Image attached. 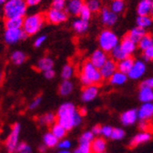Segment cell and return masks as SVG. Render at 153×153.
Here are the masks:
<instances>
[{"mask_svg": "<svg viewBox=\"0 0 153 153\" xmlns=\"http://www.w3.org/2000/svg\"><path fill=\"white\" fill-rule=\"evenodd\" d=\"M56 123L63 126L68 131L78 127L82 122V117L71 102L61 104L56 111Z\"/></svg>", "mask_w": 153, "mask_h": 153, "instance_id": "1", "label": "cell"}, {"mask_svg": "<svg viewBox=\"0 0 153 153\" xmlns=\"http://www.w3.org/2000/svg\"><path fill=\"white\" fill-rule=\"evenodd\" d=\"M79 80L84 87H87L89 85H100L102 82L103 78L100 69L92 65L89 60H88L84 62L81 67Z\"/></svg>", "mask_w": 153, "mask_h": 153, "instance_id": "2", "label": "cell"}, {"mask_svg": "<svg viewBox=\"0 0 153 153\" xmlns=\"http://www.w3.org/2000/svg\"><path fill=\"white\" fill-rule=\"evenodd\" d=\"M27 5L26 0H8L4 5L3 14L6 19L18 16L24 17L27 13Z\"/></svg>", "mask_w": 153, "mask_h": 153, "instance_id": "3", "label": "cell"}, {"mask_svg": "<svg viewBox=\"0 0 153 153\" xmlns=\"http://www.w3.org/2000/svg\"><path fill=\"white\" fill-rule=\"evenodd\" d=\"M99 44L100 49L110 53L115 48L120 45L118 36L109 29H104L99 36Z\"/></svg>", "mask_w": 153, "mask_h": 153, "instance_id": "4", "label": "cell"}, {"mask_svg": "<svg viewBox=\"0 0 153 153\" xmlns=\"http://www.w3.org/2000/svg\"><path fill=\"white\" fill-rule=\"evenodd\" d=\"M44 24V17L40 14H34L27 16L24 19L23 29L28 35L32 36L36 34L41 29Z\"/></svg>", "mask_w": 153, "mask_h": 153, "instance_id": "5", "label": "cell"}, {"mask_svg": "<svg viewBox=\"0 0 153 153\" xmlns=\"http://www.w3.org/2000/svg\"><path fill=\"white\" fill-rule=\"evenodd\" d=\"M21 126L19 123H16L13 125L11 132L7 137V140L6 141V147L9 153H13L16 150L17 145H18V138L19 134H20Z\"/></svg>", "mask_w": 153, "mask_h": 153, "instance_id": "6", "label": "cell"}, {"mask_svg": "<svg viewBox=\"0 0 153 153\" xmlns=\"http://www.w3.org/2000/svg\"><path fill=\"white\" fill-rule=\"evenodd\" d=\"M28 36V35L21 29H6L4 33V39L7 44L13 45L20 40H24Z\"/></svg>", "mask_w": 153, "mask_h": 153, "instance_id": "7", "label": "cell"}, {"mask_svg": "<svg viewBox=\"0 0 153 153\" xmlns=\"http://www.w3.org/2000/svg\"><path fill=\"white\" fill-rule=\"evenodd\" d=\"M47 20L54 25H59L61 23H64L68 19V14L67 12L63 10H57L55 8H51L47 13Z\"/></svg>", "mask_w": 153, "mask_h": 153, "instance_id": "8", "label": "cell"}, {"mask_svg": "<svg viewBox=\"0 0 153 153\" xmlns=\"http://www.w3.org/2000/svg\"><path fill=\"white\" fill-rule=\"evenodd\" d=\"M146 70H147V66L143 60H140V59L135 60L132 68L128 74V79L132 80H138L144 76Z\"/></svg>", "mask_w": 153, "mask_h": 153, "instance_id": "9", "label": "cell"}, {"mask_svg": "<svg viewBox=\"0 0 153 153\" xmlns=\"http://www.w3.org/2000/svg\"><path fill=\"white\" fill-rule=\"evenodd\" d=\"M120 122L125 127H129L135 124L139 120L138 109L137 108H130L121 113L120 117Z\"/></svg>", "mask_w": 153, "mask_h": 153, "instance_id": "10", "label": "cell"}, {"mask_svg": "<svg viewBox=\"0 0 153 153\" xmlns=\"http://www.w3.org/2000/svg\"><path fill=\"white\" fill-rule=\"evenodd\" d=\"M108 53L100 48L95 50L89 57L90 63L99 69L108 61Z\"/></svg>", "mask_w": 153, "mask_h": 153, "instance_id": "11", "label": "cell"}, {"mask_svg": "<svg viewBox=\"0 0 153 153\" xmlns=\"http://www.w3.org/2000/svg\"><path fill=\"white\" fill-rule=\"evenodd\" d=\"M99 85H89L84 87L81 92V100L85 103H88L96 100L99 95Z\"/></svg>", "mask_w": 153, "mask_h": 153, "instance_id": "12", "label": "cell"}, {"mask_svg": "<svg viewBox=\"0 0 153 153\" xmlns=\"http://www.w3.org/2000/svg\"><path fill=\"white\" fill-rule=\"evenodd\" d=\"M152 140V134L149 131H140L137 133L135 136L132 137V139L129 140V147L130 148H135L140 145L148 143Z\"/></svg>", "mask_w": 153, "mask_h": 153, "instance_id": "13", "label": "cell"}, {"mask_svg": "<svg viewBox=\"0 0 153 153\" xmlns=\"http://www.w3.org/2000/svg\"><path fill=\"white\" fill-rule=\"evenodd\" d=\"M117 70H118V62L113 60L112 59H108V61L100 68L103 79H109L111 78V76Z\"/></svg>", "mask_w": 153, "mask_h": 153, "instance_id": "14", "label": "cell"}, {"mask_svg": "<svg viewBox=\"0 0 153 153\" xmlns=\"http://www.w3.org/2000/svg\"><path fill=\"white\" fill-rule=\"evenodd\" d=\"M101 22L106 27H112L118 21V15L107 7H103L100 11Z\"/></svg>", "mask_w": 153, "mask_h": 153, "instance_id": "15", "label": "cell"}, {"mask_svg": "<svg viewBox=\"0 0 153 153\" xmlns=\"http://www.w3.org/2000/svg\"><path fill=\"white\" fill-rule=\"evenodd\" d=\"M139 120L140 121H149L153 119V102L142 103L138 108Z\"/></svg>", "mask_w": 153, "mask_h": 153, "instance_id": "16", "label": "cell"}, {"mask_svg": "<svg viewBox=\"0 0 153 153\" xmlns=\"http://www.w3.org/2000/svg\"><path fill=\"white\" fill-rule=\"evenodd\" d=\"M138 98L141 103L153 102V88L146 86H140Z\"/></svg>", "mask_w": 153, "mask_h": 153, "instance_id": "17", "label": "cell"}, {"mask_svg": "<svg viewBox=\"0 0 153 153\" xmlns=\"http://www.w3.org/2000/svg\"><path fill=\"white\" fill-rule=\"evenodd\" d=\"M84 5L83 0H69L66 7L67 13L73 16H79L80 10Z\"/></svg>", "mask_w": 153, "mask_h": 153, "instance_id": "18", "label": "cell"}, {"mask_svg": "<svg viewBox=\"0 0 153 153\" xmlns=\"http://www.w3.org/2000/svg\"><path fill=\"white\" fill-rule=\"evenodd\" d=\"M128 79V76L127 74L117 70L111 76V78L108 79V81H109V84L114 87H120V86L124 85L127 82Z\"/></svg>", "mask_w": 153, "mask_h": 153, "instance_id": "19", "label": "cell"}, {"mask_svg": "<svg viewBox=\"0 0 153 153\" xmlns=\"http://www.w3.org/2000/svg\"><path fill=\"white\" fill-rule=\"evenodd\" d=\"M91 149H92L93 153L106 152V149H107L106 139L103 137H100V136L96 137L91 143Z\"/></svg>", "mask_w": 153, "mask_h": 153, "instance_id": "20", "label": "cell"}, {"mask_svg": "<svg viewBox=\"0 0 153 153\" xmlns=\"http://www.w3.org/2000/svg\"><path fill=\"white\" fill-rule=\"evenodd\" d=\"M120 46L121 47V48L128 56H131L134 52L136 51V48H137V44L134 41H132L127 35L123 37V39L120 41Z\"/></svg>", "mask_w": 153, "mask_h": 153, "instance_id": "21", "label": "cell"}, {"mask_svg": "<svg viewBox=\"0 0 153 153\" xmlns=\"http://www.w3.org/2000/svg\"><path fill=\"white\" fill-rule=\"evenodd\" d=\"M24 17H11L7 18L5 21L6 29H21L24 25Z\"/></svg>", "mask_w": 153, "mask_h": 153, "instance_id": "22", "label": "cell"}, {"mask_svg": "<svg viewBox=\"0 0 153 153\" xmlns=\"http://www.w3.org/2000/svg\"><path fill=\"white\" fill-rule=\"evenodd\" d=\"M147 34L146 32V29L145 28H142V27H133L128 33V36L130 38L132 41H134L136 44H138L141 38Z\"/></svg>", "mask_w": 153, "mask_h": 153, "instance_id": "23", "label": "cell"}, {"mask_svg": "<svg viewBox=\"0 0 153 153\" xmlns=\"http://www.w3.org/2000/svg\"><path fill=\"white\" fill-rule=\"evenodd\" d=\"M152 0H140L137 7V14L139 16H149L151 14Z\"/></svg>", "mask_w": 153, "mask_h": 153, "instance_id": "24", "label": "cell"}, {"mask_svg": "<svg viewBox=\"0 0 153 153\" xmlns=\"http://www.w3.org/2000/svg\"><path fill=\"white\" fill-rule=\"evenodd\" d=\"M53 67H54V61L49 56L41 57V59L36 63V68L39 71H42V72L53 69Z\"/></svg>", "mask_w": 153, "mask_h": 153, "instance_id": "25", "label": "cell"}, {"mask_svg": "<svg viewBox=\"0 0 153 153\" xmlns=\"http://www.w3.org/2000/svg\"><path fill=\"white\" fill-rule=\"evenodd\" d=\"M134 62H135V60H134V59L131 56H128L127 59L118 62V70L128 75V72L130 71V69L132 68Z\"/></svg>", "mask_w": 153, "mask_h": 153, "instance_id": "26", "label": "cell"}, {"mask_svg": "<svg viewBox=\"0 0 153 153\" xmlns=\"http://www.w3.org/2000/svg\"><path fill=\"white\" fill-rule=\"evenodd\" d=\"M72 28L78 34H84L88 29V21H85L81 18H78L72 23Z\"/></svg>", "mask_w": 153, "mask_h": 153, "instance_id": "27", "label": "cell"}, {"mask_svg": "<svg viewBox=\"0 0 153 153\" xmlns=\"http://www.w3.org/2000/svg\"><path fill=\"white\" fill-rule=\"evenodd\" d=\"M74 90V84L70 80H63L59 88V93L62 97H68Z\"/></svg>", "mask_w": 153, "mask_h": 153, "instance_id": "28", "label": "cell"}, {"mask_svg": "<svg viewBox=\"0 0 153 153\" xmlns=\"http://www.w3.org/2000/svg\"><path fill=\"white\" fill-rule=\"evenodd\" d=\"M50 132L53 134V135L57 138L59 140H62V139H65L66 136H67V133H68V130L63 127L61 126L60 124L59 123H55L54 125H52L50 127Z\"/></svg>", "mask_w": 153, "mask_h": 153, "instance_id": "29", "label": "cell"}, {"mask_svg": "<svg viewBox=\"0 0 153 153\" xmlns=\"http://www.w3.org/2000/svg\"><path fill=\"white\" fill-rule=\"evenodd\" d=\"M56 122V115L52 113V112H48L46 113L43 116L39 117L38 119V123L43 126H52Z\"/></svg>", "mask_w": 153, "mask_h": 153, "instance_id": "30", "label": "cell"}, {"mask_svg": "<svg viewBox=\"0 0 153 153\" xmlns=\"http://www.w3.org/2000/svg\"><path fill=\"white\" fill-rule=\"evenodd\" d=\"M59 141V140L56 138L50 131L45 133L43 136V143L48 149H52V148L57 147Z\"/></svg>", "mask_w": 153, "mask_h": 153, "instance_id": "31", "label": "cell"}, {"mask_svg": "<svg viewBox=\"0 0 153 153\" xmlns=\"http://www.w3.org/2000/svg\"><path fill=\"white\" fill-rule=\"evenodd\" d=\"M110 56H111V59H112L113 60H115L116 62H119V61H120V60H123V59H127L128 56H128V55L121 48V47H120V45L117 46L116 48H115L110 52Z\"/></svg>", "mask_w": 153, "mask_h": 153, "instance_id": "32", "label": "cell"}, {"mask_svg": "<svg viewBox=\"0 0 153 153\" xmlns=\"http://www.w3.org/2000/svg\"><path fill=\"white\" fill-rule=\"evenodd\" d=\"M11 61L15 64V65H21L23 64L26 59H27V56L23 51L20 50H16L12 53L11 55Z\"/></svg>", "mask_w": 153, "mask_h": 153, "instance_id": "33", "label": "cell"}, {"mask_svg": "<svg viewBox=\"0 0 153 153\" xmlns=\"http://www.w3.org/2000/svg\"><path fill=\"white\" fill-rule=\"evenodd\" d=\"M153 19L150 16H139L136 19L137 26L142 28H147L152 25Z\"/></svg>", "mask_w": 153, "mask_h": 153, "instance_id": "34", "label": "cell"}, {"mask_svg": "<svg viewBox=\"0 0 153 153\" xmlns=\"http://www.w3.org/2000/svg\"><path fill=\"white\" fill-rule=\"evenodd\" d=\"M138 44H139V48L140 50H142V51H145L146 49H148L149 47L152 46V44H153V37L151 36V35L146 34L141 38L140 41Z\"/></svg>", "mask_w": 153, "mask_h": 153, "instance_id": "35", "label": "cell"}, {"mask_svg": "<svg viewBox=\"0 0 153 153\" xmlns=\"http://www.w3.org/2000/svg\"><path fill=\"white\" fill-rule=\"evenodd\" d=\"M61 78L63 80H69L74 75V68L70 64H66L61 69Z\"/></svg>", "mask_w": 153, "mask_h": 153, "instance_id": "36", "label": "cell"}, {"mask_svg": "<svg viewBox=\"0 0 153 153\" xmlns=\"http://www.w3.org/2000/svg\"><path fill=\"white\" fill-rule=\"evenodd\" d=\"M96 136L93 134L91 130H86L84 131L79 138V143H86V144H91L92 141Z\"/></svg>", "mask_w": 153, "mask_h": 153, "instance_id": "37", "label": "cell"}, {"mask_svg": "<svg viewBox=\"0 0 153 153\" xmlns=\"http://www.w3.org/2000/svg\"><path fill=\"white\" fill-rule=\"evenodd\" d=\"M125 8V4L123 0H113L110 4V10L115 14H120Z\"/></svg>", "mask_w": 153, "mask_h": 153, "instance_id": "38", "label": "cell"}, {"mask_svg": "<svg viewBox=\"0 0 153 153\" xmlns=\"http://www.w3.org/2000/svg\"><path fill=\"white\" fill-rule=\"evenodd\" d=\"M126 133L121 128H113V131L110 136V140H121L125 138Z\"/></svg>", "mask_w": 153, "mask_h": 153, "instance_id": "39", "label": "cell"}, {"mask_svg": "<svg viewBox=\"0 0 153 153\" xmlns=\"http://www.w3.org/2000/svg\"><path fill=\"white\" fill-rule=\"evenodd\" d=\"M73 153H93L91 144L79 143V146L73 150Z\"/></svg>", "mask_w": 153, "mask_h": 153, "instance_id": "40", "label": "cell"}, {"mask_svg": "<svg viewBox=\"0 0 153 153\" xmlns=\"http://www.w3.org/2000/svg\"><path fill=\"white\" fill-rule=\"evenodd\" d=\"M91 16H92L91 10L88 8V7L87 6V4H85L83 6V7L81 8V10H80L79 18L83 19V20H85V21H89V19L91 18Z\"/></svg>", "mask_w": 153, "mask_h": 153, "instance_id": "41", "label": "cell"}, {"mask_svg": "<svg viewBox=\"0 0 153 153\" xmlns=\"http://www.w3.org/2000/svg\"><path fill=\"white\" fill-rule=\"evenodd\" d=\"M87 6L91 10V12L94 13H97L101 10V4L100 2V0H88Z\"/></svg>", "mask_w": 153, "mask_h": 153, "instance_id": "42", "label": "cell"}, {"mask_svg": "<svg viewBox=\"0 0 153 153\" xmlns=\"http://www.w3.org/2000/svg\"><path fill=\"white\" fill-rule=\"evenodd\" d=\"M67 7V0H53L52 8L57 10H63Z\"/></svg>", "mask_w": 153, "mask_h": 153, "instance_id": "43", "label": "cell"}, {"mask_svg": "<svg viewBox=\"0 0 153 153\" xmlns=\"http://www.w3.org/2000/svg\"><path fill=\"white\" fill-rule=\"evenodd\" d=\"M112 131H113V128L111 126H108V125L102 126V128H101V137H103L105 139H110Z\"/></svg>", "mask_w": 153, "mask_h": 153, "instance_id": "44", "label": "cell"}, {"mask_svg": "<svg viewBox=\"0 0 153 153\" xmlns=\"http://www.w3.org/2000/svg\"><path fill=\"white\" fill-rule=\"evenodd\" d=\"M72 146V143L68 139H62L59 141V144H57V148L59 149H69Z\"/></svg>", "mask_w": 153, "mask_h": 153, "instance_id": "45", "label": "cell"}, {"mask_svg": "<svg viewBox=\"0 0 153 153\" xmlns=\"http://www.w3.org/2000/svg\"><path fill=\"white\" fill-rule=\"evenodd\" d=\"M16 152H26V153H31V148L28 144L26 142H19L16 148Z\"/></svg>", "mask_w": 153, "mask_h": 153, "instance_id": "46", "label": "cell"}, {"mask_svg": "<svg viewBox=\"0 0 153 153\" xmlns=\"http://www.w3.org/2000/svg\"><path fill=\"white\" fill-rule=\"evenodd\" d=\"M142 57L144 59L145 61L153 60V44H152V46L149 47L148 49H146L145 51H143Z\"/></svg>", "mask_w": 153, "mask_h": 153, "instance_id": "47", "label": "cell"}, {"mask_svg": "<svg viewBox=\"0 0 153 153\" xmlns=\"http://www.w3.org/2000/svg\"><path fill=\"white\" fill-rule=\"evenodd\" d=\"M41 102H42V98L40 97H36V99H34L33 100H32V102L29 104V109H31V110H33V109H36V108H38L39 107V105L41 104Z\"/></svg>", "mask_w": 153, "mask_h": 153, "instance_id": "48", "label": "cell"}, {"mask_svg": "<svg viewBox=\"0 0 153 153\" xmlns=\"http://www.w3.org/2000/svg\"><path fill=\"white\" fill-rule=\"evenodd\" d=\"M46 39H47V36H45V35L40 36H38L37 38H36V40L34 42L35 48H39V47H41L45 43Z\"/></svg>", "mask_w": 153, "mask_h": 153, "instance_id": "49", "label": "cell"}, {"mask_svg": "<svg viewBox=\"0 0 153 153\" xmlns=\"http://www.w3.org/2000/svg\"><path fill=\"white\" fill-rule=\"evenodd\" d=\"M101 128H102V126H100V124H97V125H95V126L92 127L91 131L93 132V134L96 137H98V136L101 135Z\"/></svg>", "mask_w": 153, "mask_h": 153, "instance_id": "50", "label": "cell"}, {"mask_svg": "<svg viewBox=\"0 0 153 153\" xmlns=\"http://www.w3.org/2000/svg\"><path fill=\"white\" fill-rule=\"evenodd\" d=\"M43 73H44V76H45L47 79H48V80L54 79L55 78V75H56V72L54 71V69H50V70L45 71Z\"/></svg>", "mask_w": 153, "mask_h": 153, "instance_id": "51", "label": "cell"}, {"mask_svg": "<svg viewBox=\"0 0 153 153\" xmlns=\"http://www.w3.org/2000/svg\"><path fill=\"white\" fill-rule=\"evenodd\" d=\"M140 86H146V87H149L150 88H153V76H150V78L142 81Z\"/></svg>", "mask_w": 153, "mask_h": 153, "instance_id": "52", "label": "cell"}, {"mask_svg": "<svg viewBox=\"0 0 153 153\" xmlns=\"http://www.w3.org/2000/svg\"><path fill=\"white\" fill-rule=\"evenodd\" d=\"M139 128L140 131H149L148 130V128H149L148 121H140L139 124Z\"/></svg>", "mask_w": 153, "mask_h": 153, "instance_id": "53", "label": "cell"}, {"mask_svg": "<svg viewBox=\"0 0 153 153\" xmlns=\"http://www.w3.org/2000/svg\"><path fill=\"white\" fill-rule=\"evenodd\" d=\"M26 2L27 7H34L39 4L41 2V0H26Z\"/></svg>", "mask_w": 153, "mask_h": 153, "instance_id": "54", "label": "cell"}, {"mask_svg": "<svg viewBox=\"0 0 153 153\" xmlns=\"http://www.w3.org/2000/svg\"><path fill=\"white\" fill-rule=\"evenodd\" d=\"M79 114L81 115V117H84V116H86V115H87L88 110H87V108H86L85 107H82V108L79 110Z\"/></svg>", "mask_w": 153, "mask_h": 153, "instance_id": "55", "label": "cell"}, {"mask_svg": "<svg viewBox=\"0 0 153 153\" xmlns=\"http://www.w3.org/2000/svg\"><path fill=\"white\" fill-rule=\"evenodd\" d=\"M47 149H48V148H47L45 145H41V146L38 147V150H39V152H41V153H44V152H46Z\"/></svg>", "mask_w": 153, "mask_h": 153, "instance_id": "56", "label": "cell"}, {"mask_svg": "<svg viewBox=\"0 0 153 153\" xmlns=\"http://www.w3.org/2000/svg\"><path fill=\"white\" fill-rule=\"evenodd\" d=\"M57 153H73V152L69 151V149H59V151Z\"/></svg>", "mask_w": 153, "mask_h": 153, "instance_id": "57", "label": "cell"}, {"mask_svg": "<svg viewBox=\"0 0 153 153\" xmlns=\"http://www.w3.org/2000/svg\"><path fill=\"white\" fill-rule=\"evenodd\" d=\"M8 0H0V5H5Z\"/></svg>", "mask_w": 153, "mask_h": 153, "instance_id": "58", "label": "cell"}, {"mask_svg": "<svg viewBox=\"0 0 153 153\" xmlns=\"http://www.w3.org/2000/svg\"><path fill=\"white\" fill-rule=\"evenodd\" d=\"M151 15L153 16V0H152V6H151Z\"/></svg>", "mask_w": 153, "mask_h": 153, "instance_id": "59", "label": "cell"}, {"mask_svg": "<svg viewBox=\"0 0 153 153\" xmlns=\"http://www.w3.org/2000/svg\"><path fill=\"white\" fill-rule=\"evenodd\" d=\"M1 80H2V73L0 72V83H1Z\"/></svg>", "mask_w": 153, "mask_h": 153, "instance_id": "60", "label": "cell"}, {"mask_svg": "<svg viewBox=\"0 0 153 153\" xmlns=\"http://www.w3.org/2000/svg\"><path fill=\"white\" fill-rule=\"evenodd\" d=\"M16 153H26V152H16Z\"/></svg>", "mask_w": 153, "mask_h": 153, "instance_id": "61", "label": "cell"}, {"mask_svg": "<svg viewBox=\"0 0 153 153\" xmlns=\"http://www.w3.org/2000/svg\"><path fill=\"white\" fill-rule=\"evenodd\" d=\"M101 153H106V152H101Z\"/></svg>", "mask_w": 153, "mask_h": 153, "instance_id": "62", "label": "cell"}, {"mask_svg": "<svg viewBox=\"0 0 153 153\" xmlns=\"http://www.w3.org/2000/svg\"><path fill=\"white\" fill-rule=\"evenodd\" d=\"M68 1H69V0H68Z\"/></svg>", "mask_w": 153, "mask_h": 153, "instance_id": "63", "label": "cell"}]
</instances>
